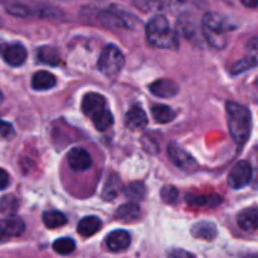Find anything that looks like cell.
Instances as JSON below:
<instances>
[{"mask_svg":"<svg viewBox=\"0 0 258 258\" xmlns=\"http://www.w3.org/2000/svg\"><path fill=\"white\" fill-rule=\"evenodd\" d=\"M228 127L232 139L237 145H244L251 135L252 115L251 111L241 103L229 101L226 105Z\"/></svg>","mask_w":258,"mask_h":258,"instance_id":"obj_1","label":"cell"},{"mask_svg":"<svg viewBox=\"0 0 258 258\" xmlns=\"http://www.w3.org/2000/svg\"><path fill=\"white\" fill-rule=\"evenodd\" d=\"M234 25L229 22V19L219 13L209 12L206 13L202 20V32L204 38L209 42V44L214 48L226 47L227 33L234 29Z\"/></svg>","mask_w":258,"mask_h":258,"instance_id":"obj_2","label":"cell"},{"mask_svg":"<svg viewBox=\"0 0 258 258\" xmlns=\"http://www.w3.org/2000/svg\"><path fill=\"white\" fill-rule=\"evenodd\" d=\"M146 39L151 45L165 49H175L179 45L178 35L164 15H155L146 25Z\"/></svg>","mask_w":258,"mask_h":258,"instance_id":"obj_3","label":"cell"},{"mask_svg":"<svg viewBox=\"0 0 258 258\" xmlns=\"http://www.w3.org/2000/svg\"><path fill=\"white\" fill-rule=\"evenodd\" d=\"M82 111L92 120L98 131H106L113 123L112 113L107 108L106 98L100 93H86L82 100Z\"/></svg>","mask_w":258,"mask_h":258,"instance_id":"obj_4","label":"cell"},{"mask_svg":"<svg viewBox=\"0 0 258 258\" xmlns=\"http://www.w3.org/2000/svg\"><path fill=\"white\" fill-rule=\"evenodd\" d=\"M98 20H100L101 25L108 29H133L140 23L138 18L134 17L130 13L125 12V10L120 9V8L112 5L111 8L105 10H101L97 14Z\"/></svg>","mask_w":258,"mask_h":258,"instance_id":"obj_5","label":"cell"},{"mask_svg":"<svg viewBox=\"0 0 258 258\" xmlns=\"http://www.w3.org/2000/svg\"><path fill=\"white\" fill-rule=\"evenodd\" d=\"M125 66V57L120 48L113 44H108L101 52L98 59V70L106 77H116Z\"/></svg>","mask_w":258,"mask_h":258,"instance_id":"obj_6","label":"cell"},{"mask_svg":"<svg viewBox=\"0 0 258 258\" xmlns=\"http://www.w3.org/2000/svg\"><path fill=\"white\" fill-rule=\"evenodd\" d=\"M168 155L170 156L171 161L178 168L186 171V173H193V171H196L198 169V163L196 161V159L190 154L186 153L175 141H171L168 145Z\"/></svg>","mask_w":258,"mask_h":258,"instance_id":"obj_7","label":"cell"},{"mask_svg":"<svg viewBox=\"0 0 258 258\" xmlns=\"http://www.w3.org/2000/svg\"><path fill=\"white\" fill-rule=\"evenodd\" d=\"M253 169L249 161L241 160L232 168L228 175V184L233 189H242L252 181Z\"/></svg>","mask_w":258,"mask_h":258,"instance_id":"obj_8","label":"cell"},{"mask_svg":"<svg viewBox=\"0 0 258 258\" xmlns=\"http://www.w3.org/2000/svg\"><path fill=\"white\" fill-rule=\"evenodd\" d=\"M247 54L232 67L233 75H239L258 66V38H252L246 44Z\"/></svg>","mask_w":258,"mask_h":258,"instance_id":"obj_9","label":"cell"},{"mask_svg":"<svg viewBox=\"0 0 258 258\" xmlns=\"http://www.w3.org/2000/svg\"><path fill=\"white\" fill-rule=\"evenodd\" d=\"M67 163L75 171H86L92 165L91 155L82 148H73L67 154Z\"/></svg>","mask_w":258,"mask_h":258,"instance_id":"obj_10","label":"cell"},{"mask_svg":"<svg viewBox=\"0 0 258 258\" xmlns=\"http://www.w3.org/2000/svg\"><path fill=\"white\" fill-rule=\"evenodd\" d=\"M3 58L8 64L13 66V67H19L27 59V50H25L24 45L20 43H13L5 47L3 50Z\"/></svg>","mask_w":258,"mask_h":258,"instance_id":"obj_11","label":"cell"},{"mask_svg":"<svg viewBox=\"0 0 258 258\" xmlns=\"http://www.w3.org/2000/svg\"><path fill=\"white\" fill-rule=\"evenodd\" d=\"M131 237L123 229H116L106 237V246L111 252L125 251L130 246Z\"/></svg>","mask_w":258,"mask_h":258,"instance_id":"obj_12","label":"cell"},{"mask_svg":"<svg viewBox=\"0 0 258 258\" xmlns=\"http://www.w3.org/2000/svg\"><path fill=\"white\" fill-rule=\"evenodd\" d=\"M150 92L153 95L158 96V97L169 98L175 96L179 92V87L173 80H168V78H161V80H156L150 85Z\"/></svg>","mask_w":258,"mask_h":258,"instance_id":"obj_13","label":"cell"},{"mask_svg":"<svg viewBox=\"0 0 258 258\" xmlns=\"http://www.w3.org/2000/svg\"><path fill=\"white\" fill-rule=\"evenodd\" d=\"M125 123L131 130H141L148 125V116L140 106H131L125 116Z\"/></svg>","mask_w":258,"mask_h":258,"instance_id":"obj_14","label":"cell"},{"mask_svg":"<svg viewBox=\"0 0 258 258\" xmlns=\"http://www.w3.org/2000/svg\"><path fill=\"white\" fill-rule=\"evenodd\" d=\"M239 228L246 232H253L258 229V207H249L243 209L237 217Z\"/></svg>","mask_w":258,"mask_h":258,"instance_id":"obj_15","label":"cell"},{"mask_svg":"<svg viewBox=\"0 0 258 258\" xmlns=\"http://www.w3.org/2000/svg\"><path fill=\"white\" fill-rule=\"evenodd\" d=\"M186 203L193 207H204V208H214L222 203V197L218 194H188L185 197Z\"/></svg>","mask_w":258,"mask_h":258,"instance_id":"obj_16","label":"cell"},{"mask_svg":"<svg viewBox=\"0 0 258 258\" xmlns=\"http://www.w3.org/2000/svg\"><path fill=\"white\" fill-rule=\"evenodd\" d=\"M0 227H2L3 234L5 236V238L20 236L25 229L24 222L17 216H9L8 218H5L4 221L0 222Z\"/></svg>","mask_w":258,"mask_h":258,"instance_id":"obj_17","label":"cell"},{"mask_svg":"<svg viewBox=\"0 0 258 258\" xmlns=\"http://www.w3.org/2000/svg\"><path fill=\"white\" fill-rule=\"evenodd\" d=\"M191 236L194 238L204 239V241H213L217 237L216 224L208 221H202L191 227Z\"/></svg>","mask_w":258,"mask_h":258,"instance_id":"obj_18","label":"cell"},{"mask_svg":"<svg viewBox=\"0 0 258 258\" xmlns=\"http://www.w3.org/2000/svg\"><path fill=\"white\" fill-rule=\"evenodd\" d=\"M122 190V181L117 174H111L106 180L105 186L102 189V199L105 201H112Z\"/></svg>","mask_w":258,"mask_h":258,"instance_id":"obj_19","label":"cell"},{"mask_svg":"<svg viewBox=\"0 0 258 258\" xmlns=\"http://www.w3.org/2000/svg\"><path fill=\"white\" fill-rule=\"evenodd\" d=\"M115 218L121 222H134L140 218V208L134 202L125 203L118 207L115 212Z\"/></svg>","mask_w":258,"mask_h":258,"instance_id":"obj_20","label":"cell"},{"mask_svg":"<svg viewBox=\"0 0 258 258\" xmlns=\"http://www.w3.org/2000/svg\"><path fill=\"white\" fill-rule=\"evenodd\" d=\"M101 226H102V223H101L100 218L95 216H88L81 219L77 226V231L81 236L91 237L100 231Z\"/></svg>","mask_w":258,"mask_h":258,"instance_id":"obj_21","label":"cell"},{"mask_svg":"<svg viewBox=\"0 0 258 258\" xmlns=\"http://www.w3.org/2000/svg\"><path fill=\"white\" fill-rule=\"evenodd\" d=\"M55 83H57V80L54 76L47 71H39L32 78V87L35 91L49 90V88L54 87Z\"/></svg>","mask_w":258,"mask_h":258,"instance_id":"obj_22","label":"cell"},{"mask_svg":"<svg viewBox=\"0 0 258 258\" xmlns=\"http://www.w3.org/2000/svg\"><path fill=\"white\" fill-rule=\"evenodd\" d=\"M37 57L40 62L45 64L58 66L60 63V54L54 47H48V45L40 47L37 52Z\"/></svg>","mask_w":258,"mask_h":258,"instance_id":"obj_23","label":"cell"},{"mask_svg":"<svg viewBox=\"0 0 258 258\" xmlns=\"http://www.w3.org/2000/svg\"><path fill=\"white\" fill-rule=\"evenodd\" d=\"M151 115L154 120L159 123H168L175 118L176 113L171 107L166 105H155L151 108Z\"/></svg>","mask_w":258,"mask_h":258,"instance_id":"obj_24","label":"cell"},{"mask_svg":"<svg viewBox=\"0 0 258 258\" xmlns=\"http://www.w3.org/2000/svg\"><path fill=\"white\" fill-rule=\"evenodd\" d=\"M43 223L49 229L59 228L67 223V218L64 214L58 211H47L43 213Z\"/></svg>","mask_w":258,"mask_h":258,"instance_id":"obj_25","label":"cell"},{"mask_svg":"<svg viewBox=\"0 0 258 258\" xmlns=\"http://www.w3.org/2000/svg\"><path fill=\"white\" fill-rule=\"evenodd\" d=\"M4 8H5V10L9 13V14L14 15V17L27 18V17H30V15H35L34 9H32V8L22 4V3L7 2L4 4Z\"/></svg>","mask_w":258,"mask_h":258,"instance_id":"obj_26","label":"cell"},{"mask_svg":"<svg viewBox=\"0 0 258 258\" xmlns=\"http://www.w3.org/2000/svg\"><path fill=\"white\" fill-rule=\"evenodd\" d=\"M19 209V201L13 194H8L0 198V213L14 216L15 212Z\"/></svg>","mask_w":258,"mask_h":258,"instance_id":"obj_27","label":"cell"},{"mask_svg":"<svg viewBox=\"0 0 258 258\" xmlns=\"http://www.w3.org/2000/svg\"><path fill=\"white\" fill-rule=\"evenodd\" d=\"M146 194V188L141 181L130 183L125 189V197L133 202L143 201Z\"/></svg>","mask_w":258,"mask_h":258,"instance_id":"obj_28","label":"cell"},{"mask_svg":"<svg viewBox=\"0 0 258 258\" xmlns=\"http://www.w3.org/2000/svg\"><path fill=\"white\" fill-rule=\"evenodd\" d=\"M53 249L55 253L60 254V256H68V254L73 253V251L76 249V243L71 238H59L53 243Z\"/></svg>","mask_w":258,"mask_h":258,"instance_id":"obj_29","label":"cell"},{"mask_svg":"<svg viewBox=\"0 0 258 258\" xmlns=\"http://www.w3.org/2000/svg\"><path fill=\"white\" fill-rule=\"evenodd\" d=\"M161 199L168 204H174L178 201L179 191L175 186L173 185H165L161 189Z\"/></svg>","mask_w":258,"mask_h":258,"instance_id":"obj_30","label":"cell"},{"mask_svg":"<svg viewBox=\"0 0 258 258\" xmlns=\"http://www.w3.org/2000/svg\"><path fill=\"white\" fill-rule=\"evenodd\" d=\"M143 146H144V149H145V151L146 153H149V154H158L159 151V145H158V143H156L155 140H154V139H151V138H149V136H144L143 138Z\"/></svg>","mask_w":258,"mask_h":258,"instance_id":"obj_31","label":"cell"},{"mask_svg":"<svg viewBox=\"0 0 258 258\" xmlns=\"http://www.w3.org/2000/svg\"><path fill=\"white\" fill-rule=\"evenodd\" d=\"M168 258H197V257L194 256L193 253H190V252L185 251V249L175 248V249H171V251L169 252Z\"/></svg>","mask_w":258,"mask_h":258,"instance_id":"obj_32","label":"cell"},{"mask_svg":"<svg viewBox=\"0 0 258 258\" xmlns=\"http://www.w3.org/2000/svg\"><path fill=\"white\" fill-rule=\"evenodd\" d=\"M13 134H14V128H13L12 123L0 120V136H3V138H10Z\"/></svg>","mask_w":258,"mask_h":258,"instance_id":"obj_33","label":"cell"},{"mask_svg":"<svg viewBox=\"0 0 258 258\" xmlns=\"http://www.w3.org/2000/svg\"><path fill=\"white\" fill-rule=\"evenodd\" d=\"M9 185V175L4 169L0 168V190L5 189Z\"/></svg>","mask_w":258,"mask_h":258,"instance_id":"obj_34","label":"cell"},{"mask_svg":"<svg viewBox=\"0 0 258 258\" xmlns=\"http://www.w3.org/2000/svg\"><path fill=\"white\" fill-rule=\"evenodd\" d=\"M246 8H257L258 0H239Z\"/></svg>","mask_w":258,"mask_h":258,"instance_id":"obj_35","label":"cell"},{"mask_svg":"<svg viewBox=\"0 0 258 258\" xmlns=\"http://www.w3.org/2000/svg\"><path fill=\"white\" fill-rule=\"evenodd\" d=\"M35 2H45V3H59V2H68V0H35Z\"/></svg>","mask_w":258,"mask_h":258,"instance_id":"obj_36","label":"cell"},{"mask_svg":"<svg viewBox=\"0 0 258 258\" xmlns=\"http://www.w3.org/2000/svg\"><path fill=\"white\" fill-rule=\"evenodd\" d=\"M5 239H7V238H5V236H4V234H3L2 227H0V242H2V241H5Z\"/></svg>","mask_w":258,"mask_h":258,"instance_id":"obj_37","label":"cell"},{"mask_svg":"<svg viewBox=\"0 0 258 258\" xmlns=\"http://www.w3.org/2000/svg\"><path fill=\"white\" fill-rule=\"evenodd\" d=\"M2 102H3V93L0 92V103H2Z\"/></svg>","mask_w":258,"mask_h":258,"instance_id":"obj_38","label":"cell"},{"mask_svg":"<svg viewBox=\"0 0 258 258\" xmlns=\"http://www.w3.org/2000/svg\"><path fill=\"white\" fill-rule=\"evenodd\" d=\"M246 258H258V256H247Z\"/></svg>","mask_w":258,"mask_h":258,"instance_id":"obj_39","label":"cell"}]
</instances>
